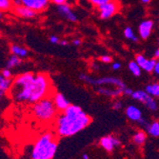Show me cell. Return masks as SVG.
Listing matches in <instances>:
<instances>
[{
	"label": "cell",
	"instance_id": "1",
	"mask_svg": "<svg viewBox=\"0 0 159 159\" xmlns=\"http://www.w3.org/2000/svg\"><path fill=\"white\" fill-rule=\"evenodd\" d=\"M92 118L76 105H70L55 121V131L60 137L73 136L91 124Z\"/></svg>",
	"mask_w": 159,
	"mask_h": 159
},
{
	"label": "cell",
	"instance_id": "2",
	"mask_svg": "<svg viewBox=\"0 0 159 159\" xmlns=\"http://www.w3.org/2000/svg\"><path fill=\"white\" fill-rule=\"evenodd\" d=\"M58 147L55 135L47 132L39 136L34 144L31 157L32 159H53Z\"/></svg>",
	"mask_w": 159,
	"mask_h": 159
},
{
	"label": "cell",
	"instance_id": "3",
	"mask_svg": "<svg viewBox=\"0 0 159 159\" xmlns=\"http://www.w3.org/2000/svg\"><path fill=\"white\" fill-rule=\"evenodd\" d=\"M34 77L32 73H25L14 79L11 89L14 100L19 103H30Z\"/></svg>",
	"mask_w": 159,
	"mask_h": 159
},
{
	"label": "cell",
	"instance_id": "4",
	"mask_svg": "<svg viewBox=\"0 0 159 159\" xmlns=\"http://www.w3.org/2000/svg\"><path fill=\"white\" fill-rule=\"evenodd\" d=\"M52 89V82L47 75L45 74L36 75L32 87V95L30 99V103L34 104L46 97H50Z\"/></svg>",
	"mask_w": 159,
	"mask_h": 159
},
{
	"label": "cell",
	"instance_id": "5",
	"mask_svg": "<svg viewBox=\"0 0 159 159\" xmlns=\"http://www.w3.org/2000/svg\"><path fill=\"white\" fill-rule=\"evenodd\" d=\"M32 112L37 120L41 122H51L56 116L57 109L53 100L51 97H46L34 104Z\"/></svg>",
	"mask_w": 159,
	"mask_h": 159
},
{
	"label": "cell",
	"instance_id": "6",
	"mask_svg": "<svg viewBox=\"0 0 159 159\" xmlns=\"http://www.w3.org/2000/svg\"><path fill=\"white\" fill-rule=\"evenodd\" d=\"M80 79L85 81L86 83H89L92 85H97V86H101V85H114L116 86L117 88H121L125 91V89H127L126 84L119 78H115V77H102V78H98V79H93L86 75H80Z\"/></svg>",
	"mask_w": 159,
	"mask_h": 159
},
{
	"label": "cell",
	"instance_id": "7",
	"mask_svg": "<svg viewBox=\"0 0 159 159\" xmlns=\"http://www.w3.org/2000/svg\"><path fill=\"white\" fill-rule=\"evenodd\" d=\"M97 9H98L100 18L108 19V18L111 17L112 16H114V14L119 11L120 5L116 0H112L111 2H108L104 5H101V6L97 7Z\"/></svg>",
	"mask_w": 159,
	"mask_h": 159
},
{
	"label": "cell",
	"instance_id": "8",
	"mask_svg": "<svg viewBox=\"0 0 159 159\" xmlns=\"http://www.w3.org/2000/svg\"><path fill=\"white\" fill-rule=\"evenodd\" d=\"M49 1L50 0H12V3L14 6H25L35 11H41L47 8Z\"/></svg>",
	"mask_w": 159,
	"mask_h": 159
},
{
	"label": "cell",
	"instance_id": "9",
	"mask_svg": "<svg viewBox=\"0 0 159 159\" xmlns=\"http://www.w3.org/2000/svg\"><path fill=\"white\" fill-rule=\"evenodd\" d=\"M132 97L139 102L145 104L150 110L152 111H156L157 110V103L156 101L145 91H136V92H134L133 94H132Z\"/></svg>",
	"mask_w": 159,
	"mask_h": 159
},
{
	"label": "cell",
	"instance_id": "10",
	"mask_svg": "<svg viewBox=\"0 0 159 159\" xmlns=\"http://www.w3.org/2000/svg\"><path fill=\"white\" fill-rule=\"evenodd\" d=\"M99 145L102 147L105 151L111 152L115 148L119 147L121 145V142L117 137L112 136V135H107V136H104L100 139Z\"/></svg>",
	"mask_w": 159,
	"mask_h": 159
},
{
	"label": "cell",
	"instance_id": "11",
	"mask_svg": "<svg viewBox=\"0 0 159 159\" xmlns=\"http://www.w3.org/2000/svg\"><path fill=\"white\" fill-rule=\"evenodd\" d=\"M135 62L140 66L141 69L145 70L146 71H149V73L154 70V67L156 65L155 59H147L142 54H137L135 56Z\"/></svg>",
	"mask_w": 159,
	"mask_h": 159
},
{
	"label": "cell",
	"instance_id": "12",
	"mask_svg": "<svg viewBox=\"0 0 159 159\" xmlns=\"http://www.w3.org/2000/svg\"><path fill=\"white\" fill-rule=\"evenodd\" d=\"M57 11H58L60 16H63L64 18H66L67 20H69L70 22H76L77 21L76 14L73 11V10H71V8L69 5H67V4L58 5Z\"/></svg>",
	"mask_w": 159,
	"mask_h": 159
},
{
	"label": "cell",
	"instance_id": "13",
	"mask_svg": "<svg viewBox=\"0 0 159 159\" xmlns=\"http://www.w3.org/2000/svg\"><path fill=\"white\" fill-rule=\"evenodd\" d=\"M13 11L16 16L22 18H33L35 17L37 14V11L25 6H14Z\"/></svg>",
	"mask_w": 159,
	"mask_h": 159
},
{
	"label": "cell",
	"instance_id": "14",
	"mask_svg": "<svg viewBox=\"0 0 159 159\" xmlns=\"http://www.w3.org/2000/svg\"><path fill=\"white\" fill-rule=\"evenodd\" d=\"M152 27H153V22L152 20H145L143 21L138 28V32L140 34V37L143 39H147L152 31Z\"/></svg>",
	"mask_w": 159,
	"mask_h": 159
},
{
	"label": "cell",
	"instance_id": "15",
	"mask_svg": "<svg viewBox=\"0 0 159 159\" xmlns=\"http://www.w3.org/2000/svg\"><path fill=\"white\" fill-rule=\"evenodd\" d=\"M53 102H54V105H55L57 111H66L68 109V107L70 105L68 99L62 93H56L53 96Z\"/></svg>",
	"mask_w": 159,
	"mask_h": 159
},
{
	"label": "cell",
	"instance_id": "16",
	"mask_svg": "<svg viewBox=\"0 0 159 159\" xmlns=\"http://www.w3.org/2000/svg\"><path fill=\"white\" fill-rule=\"evenodd\" d=\"M126 115L129 120L134 121V122H138L142 118V112L140 109H138L137 107L134 105L129 106L126 109Z\"/></svg>",
	"mask_w": 159,
	"mask_h": 159
},
{
	"label": "cell",
	"instance_id": "17",
	"mask_svg": "<svg viewBox=\"0 0 159 159\" xmlns=\"http://www.w3.org/2000/svg\"><path fill=\"white\" fill-rule=\"evenodd\" d=\"M97 93L99 94H103L109 97H117L119 95H121L122 93H124V90L121 88H117L115 90H111V89H107V88H99L97 90Z\"/></svg>",
	"mask_w": 159,
	"mask_h": 159
},
{
	"label": "cell",
	"instance_id": "18",
	"mask_svg": "<svg viewBox=\"0 0 159 159\" xmlns=\"http://www.w3.org/2000/svg\"><path fill=\"white\" fill-rule=\"evenodd\" d=\"M146 129L150 135L153 137H159V122L158 121L148 123V125L146 126Z\"/></svg>",
	"mask_w": 159,
	"mask_h": 159
},
{
	"label": "cell",
	"instance_id": "19",
	"mask_svg": "<svg viewBox=\"0 0 159 159\" xmlns=\"http://www.w3.org/2000/svg\"><path fill=\"white\" fill-rule=\"evenodd\" d=\"M133 140H134V142L136 144V145L142 146V145L145 144V142L147 140V134L144 131H138L134 134Z\"/></svg>",
	"mask_w": 159,
	"mask_h": 159
},
{
	"label": "cell",
	"instance_id": "20",
	"mask_svg": "<svg viewBox=\"0 0 159 159\" xmlns=\"http://www.w3.org/2000/svg\"><path fill=\"white\" fill-rule=\"evenodd\" d=\"M146 92L152 96L159 97V83H154L148 85L146 87Z\"/></svg>",
	"mask_w": 159,
	"mask_h": 159
},
{
	"label": "cell",
	"instance_id": "21",
	"mask_svg": "<svg viewBox=\"0 0 159 159\" xmlns=\"http://www.w3.org/2000/svg\"><path fill=\"white\" fill-rule=\"evenodd\" d=\"M11 51L14 55H17L20 57H24L28 54V51L25 48H21L17 45H11Z\"/></svg>",
	"mask_w": 159,
	"mask_h": 159
},
{
	"label": "cell",
	"instance_id": "22",
	"mask_svg": "<svg viewBox=\"0 0 159 159\" xmlns=\"http://www.w3.org/2000/svg\"><path fill=\"white\" fill-rule=\"evenodd\" d=\"M11 80L10 78H6L3 75H0V91H2L4 93L8 91L11 87Z\"/></svg>",
	"mask_w": 159,
	"mask_h": 159
},
{
	"label": "cell",
	"instance_id": "23",
	"mask_svg": "<svg viewBox=\"0 0 159 159\" xmlns=\"http://www.w3.org/2000/svg\"><path fill=\"white\" fill-rule=\"evenodd\" d=\"M21 62H22V61H21V59L19 58V56L12 54V55L10 57V58H9V60H8L7 69H11V68H13V67H16V66L20 65Z\"/></svg>",
	"mask_w": 159,
	"mask_h": 159
},
{
	"label": "cell",
	"instance_id": "24",
	"mask_svg": "<svg viewBox=\"0 0 159 159\" xmlns=\"http://www.w3.org/2000/svg\"><path fill=\"white\" fill-rule=\"evenodd\" d=\"M129 70H131L132 74L135 76H140L141 75V68L135 61H132L129 63Z\"/></svg>",
	"mask_w": 159,
	"mask_h": 159
},
{
	"label": "cell",
	"instance_id": "25",
	"mask_svg": "<svg viewBox=\"0 0 159 159\" xmlns=\"http://www.w3.org/2000/svg\"><path fill=\"white\" fill-rule=\"evenodd\" d=\"M124 34H125V37L128 38V39H129V40L134 41V42L137 41V38H136V36L134 35V31H133V29H132V28H129V27L126 28V29H125V31H124Z\"/></svg>",
	"mask_w": 159,
	"mask_h": 159
},
{
	"label": "cell",
	"instance_id": "26",
	"mask_svg": "<svg viewBox=\"0 0 159 159\" xmlns=\"http://www.w3.org/2000/svg\"><path fill=\"white\" fill-rule=\"evenodd\" d=\"M12 0H0V11H8L11 9Z\"/></svg>",
	"mask_w": 159,
	"mask_h": 159
},
{
	"label": "cell",
	"instance_id": "27",
	"mask_svg": "<svg viewBox=\"0 0 159 159\" xmlns=\"http://www.w3.org/2000/svg\"><path fill=\"white\" fill-rule=\"evenodd\" d=\"M88 1H89L91 4H93V6L99 7V6H101V5H104V4H106V3H108V2L112 1V0H88Z\"/></svg>",
	"mask_w": 159,
	"mask_h": 159
},
{
	"label": "cell",
	"instance_id": "28",
	"mask_svg": "<svg viewBox=\"0 0 159 159\" xmlns=\"http://www.w3.org/2000/svg\"><path fill=\"white\" fill-rule=\"evenodd\" d=\"M100 60L102 61L103 63H111V62L112 61L111 57L109 56V55H103V56H101Z\"/></svg>",
	"mask_w": 159,
	"mask_h": 159
},
{
	"label": "cell",
	"instance_id": "29",
	"mask_svg": "<svg viewBox=\"0 0 159 159\" xmlns=\"http://www.w3.org/2000/svg\"><path fill=\"white\" fill-rule=\"evenodd\" d=\"M1 75H3L4 77L6 78H11V70L9 69H5L2 70V73H1Z\"/></svg>",
	"mask_w": 159,
	"mask_h": 159
},
{
	"label": "cell",
	"instance_id": "30",
	"mask_svg": "<svg viewBox=\"0 0 159 159\" xmlns=\"http://www.w3.org/2000/svg\"><path fill=\"white\" fill-rule=\"evenodd\" d=\"M112 108L113 110H120L122 108V103H121V101H115V102L112 104Z\"/></svg>",
	"mask_w": 159,
	"mask_h": 159
},
{
	"label": "cell",
	"instance_id": "31",
	"mask_svg": "<svg viewBox=\"0 0 159 159\" xmlns=\"http://www.w3.org/2000/svg\"><path fill=\"white\" fill-rule=\"evenodd\" d=\"M50 41L52 43V44H57V43H59L60 41H59V38L57 37V36H55V35H52L51 37H50Z\"/></svg>",
	"mask_w": 159,
	"mask_h": 159
},
{
	"label": "cell",
	"instance_id": "32",
	"mask_svg": "<svg viewBox=\"0 0 159 159\" xmlns=\"http://www.w3.org/2000/svg\"><path fill=\"white\" fill-rule=\"evenodd\" d=\"M52 1L57 5H63V4H66V2L68 1V0H52Z\"/></svg>",
	"mask_w": 159,
	"mask_h": 159
},
{
	"label": "cell",
	"instance_id": "33",
	"mask_svg": "<svg viewBox=\"0 0 159 159\" xmlns=\"http://www.w3.org/2000/svg\"><path fill=\"white\" fill-rule=\"evenodd\" d=\"M112 69L113 70H119L120 68H121V64L120 63H118V62H114L113 64H112Z\"/></svg>",
	"mask_w": 159,
	"mask_h": 159
},
{
	"label": "cell",
	"instance_id": "34",
	"mask_svg": "<svg viewBox=\"0 0 159 159\" xmlns=\"http://www.w3.org/2000/svg\"><path fill=\"white\" fill-rule=\"evenodd\" d=\"M133 91L131 90V89H125V91H124V94H127V95H132L133 94Z\"/></svg>",
	"mask_w": 159,
	"mask_h": 159
},
{
	"label": "cell",
	"instance_id": "35",
	"mask_svg": "<svg viewBox=\"0 0 159 159\" xmlns=\"http://www.w3.org/2000/svg\"><path fill=\"white\" fill-rule=\"evenodd\" d=\"M81 40L80 39H78V38H76V39H75L74 41H73V43H74V45H75V46H79L80 44H81Z\"/></svg>",
	"mask_w": 159,
	"mask_h": 159
},
{
	"label": "cell",
	"instance_id": "36",
	"mask_svg": "<svg viewBox=\"0 0 159 159\" xmlns=\"http://www.w3.org/2000/svg\"><path fill=\"white\" fill-rule=\"evenodd\" d=\"M154 71H155V74L159 75V62H156V65L154 67Z\"/></svg>",
	"mask_w": 159,
	"mask_h": 159
},
{
	"label": "cell",
	"instance_id": "37",
	"mask_svg": "<svg viewBox=\"0 0 159 159\" xmlns=\"http://www.w3.org/2000/svg\"><path fill=\"white\" fill-rule=\"evenodd\" d=\"M154 59H159V49H157L155 52H154Z\"/></svg>",
	"mask_w": 159,
	"mask_h": 159
},
{
	"label": "cell",
	"instance_id": "38",
	"mask_svg": "<svg viewBox=\"0 0 159 159\" xmlns=\"http://www.w3.org/2000/svg\"><path fill=\"white\" fill-rule=\"evenodd\" d=\"M60 45H62V46H67L68 45V41H66V40H60Z\"/></svg>",
	"mask_w": 159,
	"mask_h": 159
},
{
	"label": "cell",
	"instance_id": "39",
	"mask_svg": "<svg viewBox=\"0 0 159 159\" xmlns=\"http://www.w3.org/2000/svg\"><path fill=\"white\" fill-rule=\"evenodd\" d=\"M82 158H83V159H90V156H89L88 154H87V153H84L83 156H82Z\"/></svg>",
	"mask_w": 159,
	"mask_h": 159
},
{
	"label": "cell",
	"instance_id": "40",
	"mask_svg": "<svg viewBox=\"0 0 159 159\" xmlns=\"http://www.w3.org/2000/svg\"><path fill=\"white\" fill-rule=\"evenodd\" d=\"M141 1H142L144 4H148V3H150V2H151V0H141Z\"/></svg>",
	"mask_w": 159,
	"mask_h": 159
},
{
	"label": "cell",
	"instance_id": "41",
	"mask_svg": "<svg viewBox=\"0 0 159 159\" xmlns=\"http://www.w3.org/2000/svg\"><path fill=\"white\" fill-rule=\"evenodd\" d=\"M3 93H4V92L0 91V100H1V98H2V96H3Z\"/></svg>",
	"mask_w": 159,
	"mask_h": 159
},
{
	"label": "cell",
	"instance_id": "42",
	"mask_svg": "<svg viewBox=\"0 0 159 159\" xmlns=\"http://www.w3.org/2000/svg\"><path fill=\"white\" fill-rule=\"evenodd\" d=\"M1 17H2V13H1V11H0V19H1Z\"/></svg>",
	"mask_w": 159,
	"mask_h": 159
},
{
	"label": "cell",
	"instance_id": "43",
	"mask_svg": "<svg viewBox=\"0 0 159 159\" xmlns=\"http://www.w3.org/2000/svg\"><path fill=\"white\" fill-rule=\"evenodd\" d=\"M158 44H159V40H158Z\"/></svg>",
	"mask_w": 159,
	"mask_h": 159
}]
</instances>
